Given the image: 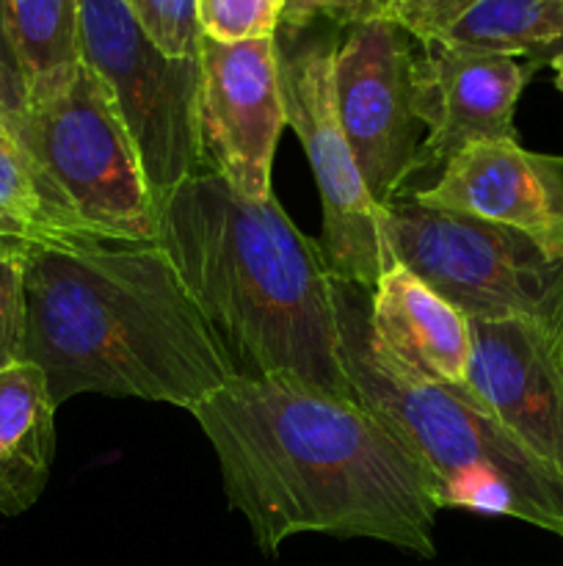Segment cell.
Instances as JSON below:
<instances>
[{"mask_svg":"<svg viewBox=\"0 0 563 566\" xmlns=\"http://www.w3.org/2000/svg\"><path fill=\"white\" fill-rule=\"evenodd\" d=\"M191 415L265 556L298 534L436 556L434 479L353 396L296 376H232Z\"/></svg>","mask_w":563,"mask_h":566,"instance_id":"6da1fadb","label":"cell"},{"mask_svg":"<svg viewBox=\"0 0 563 566\" xmlns=\"http://www.w3.org/2000/svg\"><path fill=\"white\" fill-rule=\"evenodd\" d=\"M22 287V363L55 407L97 392L193 412L235 376L158 243L28 238Z\"/></svg>","mask_w":563,"mask_h":566,"instance_id":"7a4b0ae2","label":"cell"},{"mask_svg":"<svg viewBox=\"0 0 563 566\" xmlns=\"http://www.w3.org/2000/svg\"><path fill=\"white\" fill-rule=\"evenodd\" d=\"M158 213V243L224 348L235 376H296L353 396L340 363L334 280L320 243L285 208L246 199L215 171L174 188Z\"/></svg>","mask_w":563,"mask_h":566,"instance_id":"3957f363","label":"cell"},{"mask_svg":"<svg viewBox=\"0 0 563 566\" xmlns=\"http://www.w3.org/2000/svg\"><path fill=\"white\" fill-rule=\"evenodd\" d=\"M370 291L334 280L340 363L353 398L434 479L442 509L522 520L563 539V481L530 457L461 385L397 368L370 335Z\"/></svg>","mask_w":563,"mask_h":566,"instance_id":"277c9868","label":"cell"},{"mask_svg":"<svg viewBox=\"0 0 563 566\" xmlns=\"http://www.w3.org/2000/svg\"><path fill=\"white\" fill-rule=\"evenodd\" d=\"M6 130L31 158L64 235L155 243L158 213L141 160L108 88L86 64Z\"/></svg>","mask_w":563,"mask_h":566,"instance_id":"5b68a950","label":"cell"},{"mask_svg":"<svg viewBox=\"0 0 563 566\" xmlns=\"http://www.w3.org/2000/svg\"><path fill=\"white\" fill-rule=\"evenodd\" d=\"M384 249L467 318L563 329V249L497 221L397 193L379 216Z\"/></svg>","mask_w":563,"mask_h":566,"instance_id":"8992f818","label":"cell"},{"mask_svg":"<svg viewBox=\"0 0 563 566\" xmlns=\"http://www.w3.org/2000/svg\"><path fill=\"white\" fill-rule=\"evenodd\" d=\"M340 28L315 22L276 31L282 103L287 127L301 142L320 193V252L331 280L373 291L392 258L334 103V50Z\"/></svg>","mask_w":563,"mask_h":566,"instance_id":"52a82bcc","label":"cell"},{"mask_svg":"<svg viewBox=\"0 0 563 566\" xmlns=\"http://www.w3.org/2000/svg\"><path fill=\"white\" fill-rule=\"evenodd\" d=\"M81 59L108 88L132 138L152 202L204 171L199 59L163 53L125 0H77Z\"/></svg>","mask_w":563,"mask_h":566,"instance_id":"ba28073f","label":"cell"},{"mask_svg":"<svg viewBox=\"0 0 563 566\" xmlns=\"http://www.w3.org/2000/svg\"><path fill=\"white\" fill-rule=\"evenodd\" d=\"M414 36L392 20L342 28L334 50V103L375 208L423 169L425 127L414 114Z\"/></svg>","mask_w":563,"mask_h":566,"instance_id":"9c48e42d","label":"cell"},{"mask_svg":"<svg viewBox=\"0 0 563 566\" xmlns=\"http://www.w3.org/2000/svg\"><path fill=\"white\" fill-rule=\"evenodd\" d=\"M199 142L208 171L246 199H268L285 119L274 39L199 48Z\"/></svg>","mask_w":563,"mask_h":566,"instance_id":"30bf717a","label":"cell"},{"mask_svg":"<svg viewBox=\"0 0 563 566\" xmlns=\"http://www.w3.org/2000/svg\"><path fill=\"white\" fill-rule=\"evenodd\" d=\"M464 387L563 481V329L528 318H469Z\"/></svg>","mask_w":563,"mask_h":566,"instance_id":"8fae6325","label":"cell"},{"mask_svg":"<svg viewBox=\"0 0 563 566\" xmlns=\"http://www.w3.org/2000/svg\"><path fill=\"white\" fill-rule=\"evenodd\" d=\"M535 70L517 55L447 39L414 44V114L425 127L423 169H442L472 144L517 142L513 114Z\"/></svg>","mask_w":563,"mask_h":566,"instance_id":"7c38bea8","label":"cell"},{"mask_svg":"<svg viewBox=\"0 0 563 566\" xmlns=\"http://www.w3.org/2000/svg\"><path fill=\"white\" fill-rule=\"evenodd\" d=\"M414 197L563 249V155L530 153L519 142L472 144L453 155L434 186Z\"/></svg>","mask_w":563,"mask_h":566,"instance_id":"4fadbf2b","label":"cell"},{"mask_svg":"<svg viewBox=\"0 0 563 566\" xmlns=\"http://www.w3.org/2000/svg\"><path fill=\"white\" fill-rule=\"evenodd\" d=\"M370 335L397 368L461 385L469 368V318L392 260L370 291Z\"/></svg>","mask_w":563,"mask_h":566,"instance_id":"5bb4252c","label":"cell"},{"mask_svg":"<svg viewBox=\"0 0 563 566\" xmlns=\"http://www.w3.org/2000/svg\"><path fill=\"white\" fill-rule=\"evenodd\" d=\"M55 403L31 363L0 370V514L17 517L42 497L55 457Z\"/></svg>","mask_w":563,"mask_h":566,"instance_id":"9a60e30c","label":"cell"},{"mask_svg":"<svg viewBox=\"0 0 563 566\" xmlns=\"http://www.w3.org/2000/svg\"><path fill=\"white\" fill-rule=\"evenodd\" d=\"M6 28L28 105L59 92L83 64L77 0H6Z\"/></svg>","mask_w":563,"mask_h":566,"instance_id":"2e32d148","label":"cell"},{"mask_svg":"<svg viewBox=\"0 0 563 566\" xmlns=\"http://www.w3.org/2000/svg\"><path fill=\"white\" fill-rule=\"evenodd\" d=\"M442 39L544 66L563 50V0H478Z\"/></svg>","mask_w":563,"mask_h":566,"instance_id":"e0dca14e","label":"cell"},{"mask_svg":"<svg viewBox=\"0 0 563 566\" xmlns=\"http://www.w3.org/2000/svg\"><path fill=\"white\" fill-rule=\"evenodd\" d=\"M0 224L31 241L64 238L31 158L3 125H0Z\"/></svg>","mask_w":563,"mask_h":566,"instance_id":"ac0fdd59","label":"cell"},{"mask_svg":"<svg viewBox=\"0 0 563 566\" xmlns=\"http://www.w3.org/2000/svg\"><path fill=\"white\" fill-rule=\"evenodd\" d=\"M285 14V0H196L202 36L215 42L274 39Z\"/></svg>","mask_w":563,"mask_h":566,"instance_id":"d6986e66","label":"cell"},{"mask_svg":"<svg viewBox=\"0 0 563 566\" xmlns=\"http://www.w3.org/2000/svg\"><path fill=\"white\" fill-rule=\"evenodd\" d=\"M28 238L0 235V370L22 363L25 343V263Z\"/></svg>","mask_w":563,"mask_h":566,"instance_id":"ffe728a7","label":"cell"},{"mask_svg":"<svg viewBox=\"0 0 563 566\" xmlns=\"http://www.w3.org/2000/svg\"><path fill=\"white\" fill-rule=\"evenodd\" d=\"M125 3L163 53L174 59H199L204 36L199 28L196 0H125Z\"/></svg>","mask_w":563,"mask_h":566,"instance_id":"44dd1931","label":"cell"},{"mask_svg":"<svg viewBox=\"0 0 563 566\" xmlns=\"http://www.w3.org/2000/svg\"><path fill=\"white\" fill-rule=\"evenodd\" d=\"M392 20L395 0H285L282 28H309L326 22L334 28L359 25V22Z\"/></svg>","mask_w":563,"mask_h":566,"instance_id":"7402d4cb","label":"cell"},{"mask_svg":"<svg viewBox=\"0 0 563 566\" xmlns=\"http://www.w3.org/2000/svg\"><path fill=\"white\" fill-rule=\"evenodd\" d=\"M478 0H395V22L417 42L442 39Z\"/></svg>","mask_w":563,"mask_h":566,"instance_id":"603a6c76","label":"cell"},{"mask_svg":"<svg viewBox=\"0 0 563 566\" xmlns=\"http://www.w3.org/2000/svg\"><path fill=\"white\" fill-rule=\"evenodd\" d=\"M28 108L25 83L17 66L14 50L6 28V0H0V125L11 127Z\"/></svg>","mask_w":563,"mask_h":566,"instance_id":"cb8c5ba5","label":"cell"},{"mask_svg":"<svg viewBox=\"0 0 563 566\" xmlns=\"http://www.w3.org/2000/svg\"><path fill=\"white\" fill-rule=\"evenodd\" d=\"M552 70V75H555V86L557 92L563 94V50H557L555 55L550 59V64H546Z\"/></svg>","mask_w":563,"mask_h":566,"instance_id":"d4e9b609","label":"cell"},{"mask_svg":"<svg viewBox=\"0 0 563 566\" xmlns=\"http://www.w3.org/2000/svg\"><path fill=\"white\" fill-rule=\"evenodd\" d=\"M0 235H14V232H11L9 227H3V224H0Z\"/></svg>","mask_w":563,"mask_h":566,"instance_id":"484cf974","label":"cell"}]
</instances>
